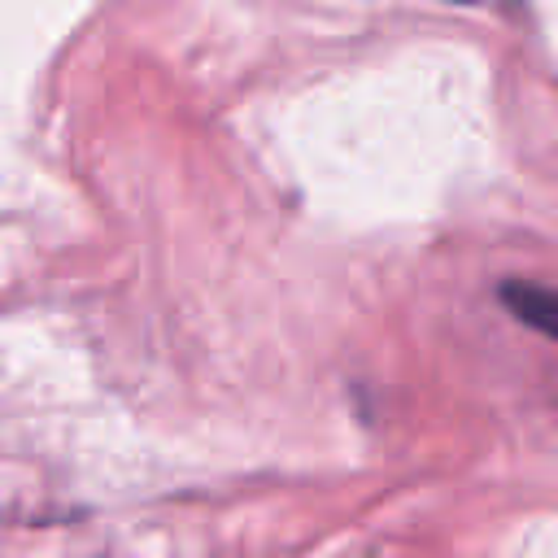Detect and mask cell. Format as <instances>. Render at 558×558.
I'll return each instance as SVG.
<instances>
[{
	"label": "cell",
	"instance_id": "6da1fadb",
	"mask_svg": "<svg viewBox=\"0 0 558 558\" xmlns=\"http://www.w3.org/2000/svg\"><path fill=\"white\" fill-rule=\"evenodd\" d=\"M506 301H510V310H514L523 323H532L536 331H545V336L558 340V288L514 283V288H506Z\"/></svg>",
	"mask_w": 558,
	"mask_h": 558
}]
</instances>
